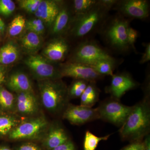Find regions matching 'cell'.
I'll use <instances>...</instances> for the list:
<instances>
[{
  "mask_svg": "<svg viewBox=\"0 0 150 150\" xmlns=\"http://www.w3.org/2000/svg\"><path fill=\"white\" fill-rule=\"evenodd\" d=\"M5 29V24L4 21L0 18V32L3 33Z\"/></svg>",
  "mask_w": 150,
  "mask_h": 150,
  "instance_id": "ab89813d",
  "label": "cell"
},
{
  "mask_svg": "<svg viewBox=\"0 0 150 150\" xmlns=\"http://www.w3.org/2000/svg\"><path fill=\"white\" fill-rule=\"evenodd\" d=\"M43 106L52 112H57L64 106L69 96L68 89L62 81L46 80L39 84Z\"/></svg>",
  "mask_w": 150,
  "mask_h": 150,
  "instance_id": "277c9868",
  "label": "cell"
},
{
  "mask_svg": "<svg viewBox=\"0 0 150 150\" xmlns=\"http://www.w3.org/2000/svg\"><path fill=\"white\" fill-rule=\"evenodd\" d=\"M25 19L22 16L16 17L9 25L8 32L9 35L16 36L20 34L25 28Z\"/></svg>",
  "mask_w": 150,
  "mask_h": 150,
  "instance_id": "d4e9b609",
  "label": "cell"
},
{
  "mask_svg": "<svg viewBox=\"0 0 150 150\" xmlns=\"http://www.w3.org/2000/svg\"><path fill=\"white\" fill-rule=\"evenodd\" d=\"M69 49V46L67 40L64 38L59 36L48 43L43 53L49 61L58 62L65 59Z\"/></svg>",
  "mask_w": 150,
  "mask_h": 150,
  "instance_id": "4fadbf2b",
  "label": "cell"
},
{
  "mask_svg": "<svg viewBox=\"0 0 150 150\" xmlns=\"http://www.w3.org/2000/svg\"><path fill=\"white\" fill-rule=\"evenodd\" d=\"M18 121L10 116H0V134L5 135L16 127Z\"/></svg>",
  "mask_w": 150,
  "mask_h": 150,
  "instance_id": "484cf974",
  "label": "cell"
},
{
  "mask_svg": "<svg viewBox=\"0 0 150 150\" xmlns=\"http://www.w3.org/2000/svg\"><path fill=\"white\" fill-rule=\"evenodd\" d=\"M43 22L40 19L37 18L32 19L26 21L25 23V28H28L34 27V26H40L43 25Z\"/></svg>",
  "mask_w": 150,
  "mask_h": 150,
  "instance_id": "e575fe53",
  "label": "cell"
},
{
  "mask_svg": "<svg viewBox=\"0 0 150 150\" xmlns=\"http://www.w3.org/2000/svg\"><path fill=\"white\" fill-rule=\"evenodd\" d=\"M19 55L16 45L12 43H7L0 49V64L8 65L13 63L18 59Z\"/></svg>",
  "mask_w": 150,
  "mask_h": 150,
  "instance_id": "44dd1931",
  "label": "cell"
},
{
  "mask_svg": "<svg viewBox=\"0 0 150 150\" xmlns=\"http://www.w3.org/2000/svg\"><path fill=\"white\" fill-rule=\"evenodd\" d=\"M16 5L11 0H0V14L8 16L15 10Z\"/></svg>",
  "mask_w": 150,
  "mask_h": 150,
  "instance_id": "f546056e",
  "label": "cell"
},
{
  "mask_svg": "<svg viewBox=\"0 0 150 150\" xmlns=\"http://www.w3.org/2000/svg\"><path fill=\"white\" fill-rule=\"evenodd\" d=\"M60 69L62 77H70L89 82H95L103 76L96 72L90 66L76 62H70L65 64Z\"/></svg>",
  "mask_w": 150,
  "mask_h": 150,
  "instance_id": "30bf717a",
  "label": "cell"
},
{
  "mask_svg": "<svg viewBox=\"0 0 150 150\" xmlns=\"http://www.w3.org/2000/svg\"><path fill=\"white\" fill-rule=\"evenodd\" d=\"M130 21L120 14L108 20L103 25L102 35L110 48L121 53L128 52L130 48L127 42V31Z\"/></svg>",
  "mask_w": 150,
  "mask_h": 150,
  "instance_id": "3957f363",
  "label": "cell"
},
{
  "mask_svg": "<svg viewBox=\"0 0 150 150\" xmlns=\"http://www.w3.org/2000/svg\"><path fill=\"white\" fill-rule=\"evenodd\" d=\"M113 8L124 17L144 20L149 16V4L146 0L118 1Z\"/></svg>",
  "mask_w": 150,
  "mask_h": 150,
  "instance_id": "ba28073f",
  "label": "cell"
},
{
  "mask_svg": "<svg viewBox=\"0 0 150 150\" xmlns=\"http://www.w3.org/2000/svg\"><path fill=\"white\" fill-rule=\"evenodd\" d=\"M17 150H41L38 146L33 143H26L20 146Z\"/></svg>",
  "mask_w": 150,
  "mask_h": 150,
  "instance_id": "d590c367",
  "label": "cell"
},
{
  "mask_svg": "<svg viewBox=\"0 0 150 150\" xmlns=\"http://www.w3.org/2000/svg\"><path fill=\"white\" fill-rule=\"evenodd\" d=\"M150 129V105L149 99L146 97L133 106L119 132L122 139L134 142L141 141L149 135Z\"/></svg>",
  "mask_w": 150,
  "mask_h": 150,
  "instance_id": "6da1fadb",
  "label": "cell"
},
{
  "mask_svg": "<svg viewBox=\"0 0 150 150\" xmlns=\"http://www.w3.org/2000/svg\"><path fill=\"white\" fill-rule=\"evenodd\" d=\"M24 62L34 76L40 79L57 80L62 77L60 69L40 55L31 54Z\"/></svg>",
  "mask_w": 150,
  "mask_h": 150,
  "instance_id": "52a82bcc",
  "label": "cell"
},
{
  "mask_svg": "<svg viewBox=\"0 0 150 150\" xmlns=\"http://www.w3.org/2000/svg\"><path fill=\"white\" fill-rule=\"evenodd\" d=\"M8 86L12 91L17 92H33L32 86L29 78L21 72H17L11 75L8 81Z\"/></svg>",
  "mask_w": 150,
  "mask_h": 150,
  "instance_id": "e0dca14e",
  "label": "cell"
},
{
  "mask_svg": "<svg viewBox=\"0 0 150 150\" xmlns=\"http://www.w3.org/2000/svg\"><path fill=\"white\" fill-rule=\"evenodd\" d=\"M0 150H11L9 148L7 147L2 146L0 147Z\"/></svg>",
  "mask_w": 150,
  "mask_h": 150,
  "instance_id": "60d3db41",
  "label": "cell"
},
{
  "mask_svg": "<svg viewBox=\"0 0 150 150\" xmlns=\"http://www.w3.org/2000/svg\"><path fill=\"white\" fill-rule=\"evenodd\" d=\"M62 2L52 0L41 1L37 10L35 13L37 18L52 25L59 13Z\"/></svg>",
  "mask_w": 150,
  "mask_h": 150,
  "instance_id": "5bb4252c",
  "label": "cell"
},
{
  "mask_svg": "<svg viewBox=\"0 0 150 150\" xmlns=\"http://www.w3.org/2000/svg\"><path fill=\"white\" fill-rule=\"evenodd\" d=\"M110 9L100 0L91 9L83 14L75 15L70 26V34L77 38H85L104 23Z\"/></svg>",
  "mask_w": 150,
  "mask_h": 150,
  "instance_id": "7a4b0ae2",
  "label": "cell"
},
{
  "mask_svg": "<svg viewBox=\"0 0 150 150\" xmlns=\"http://www.w3.org/2000/svg\"><path fill=\"white\" fill-rule=\"evenodd\" d=\"M21 43L25 51L34 54L41 47L42 40L40 35L28 31L22 37Z\"/></svg>",
  "mask_w": 150,
  "mask_h": 150,
  "instance_id": "d6986e66",
  "label": "cell"
},
{
  "mask_svg": "<svg viewBox=\"0 0 150 150\" xmlns=\"http://www.w3.org/2000/svg\"><path fill=\"white\" fill-rule=\"evenodd\" d=\"M133 106L124 105L116 99L109 100L97 107L100 118L115 126H121L126 121Z\"/></svg>",
  "mask_w": 150,
  "mask_h": 150,
  "instance_id": "8992f818",
  "label": "cell"
},
{
  "mask_svg": "<svg viewBox=\"0 0 150 150\" xmlns=\"http://www.w3.org/2000/svg\"><path fill=\"white\" fill-rule=\"evenodd\" d=\"M99 96V89L96 85L95 82H89L80 97L81 105L92 107L98 100Z\"/></svg>",
  "mask_w": 150,
  "mask_h": 150,
  "instance_id": "ffe728a7",
  "label": "cell"
},
{
  "mask_svg": "<svg viewBox=\"0 0 150 150\" xmlns=\"http://www.w3.org/2000/svg\"><path fill=\"white\" fill-rule=\"evenodd\" d=\"M64 117L75 125H81L100 118L97 108L87 107L83 105H71L67 108Z\"/></svg>",
  "mask_w": 150,
  "mask_h": 150,
  "instance_id": "8fae6325",
  "label": "cell"
},
{
  "mask_svg": "<svg viewBox=\"0 0 150 150\" xmlns=\"http://www.w3.org/2000/svg\"><path fill=\"white\" fill-rule=\"evenodd\" d=\"M145 50L140 61L141 64H144L149 62L150 60V43L145 44Z\"/></svg>",
  "mask_w": 150,
  "mask_h": 150,
  "instance_id": "d6a6232c",
  "label": "cell"
},
{
  "mask_svg": "<svg viewBox=\"0 0 150 150\" xmlns=\"http://www.w3.org/2000/svg\"><path fill=\"white\" fill-rule=\"evenodd\" d=\"M45 26L43 25H40V26L28 28H26V29L28 31L34 33L36 34L40 35L43 33L44 30H45Z\"/></svg>",
  "mask_w": 150,
  "mask_h": 150,
  "instance_id": "8d00e7d4",
  "label": "cell"
},
{
  "mask_svg": "<svg viewBox=\"0 0 150 150\" xmlns=\"http://www.w3.org/2000/svg\"><path fill=\"white\" fill-rule=\"evenodd\" d=\"M17 110L22 114H32L38 110L36 98L33 92L18 93L16 99Z\"/></svg>",
  "mask_w": 150,
  "mask_h": 150,
  "instance_id": "2e32d148",
  "label": "cell"
},
{
  "mask_svg": "<svg viewBox=\"0 0 150 150\" xmlns=\"http://www.w3.org/2000/svg\"><path fill=\"white\" fill-rule=\"evenodd\" d=\"M139 36L138 31L133 28L129 26L127 31V42L130 48L136 51L135 44Z\"/></svg>",
  "mask_w": 150,
  "mask_h": 150,
  "instance_id": "4dcf8cb0",
  "label": "cell"
},
{
  "mask_svg": "<svg viewBox=\"0 0 150 150\" xmlns=\"http://www.w3.org/2000/svg\"><path fill=\"white\" fill-rule=\"evenodd\" d=\"M68 137L64 129L60 127H54L51 129L44 141V146L51 150L64 144L69 141Z\"/></svg>",
  "mask_w": 150,
  "mask_h": 150,
  "instance_id": "ac0fdd59",
  "label": "cell"
},
{
  "mask_svg": "<svg viewBox=\"0 0 150 150\" xmlns=\"http://www.w3.org/2000/svg\"><path fill=\"white\" fill-rule=\"evenodd\" d=\"M110 135L98 137L89 131L86 132L83 142V150H96L100 142L107 140Z\"/></svg>",
  "mask_w": 150,
  "mask_h": 150,
  "instance_id": "603a6c76",
  "label": "cell"
},
{
  "mask_svg": "<svg viewBox=\"0 0 150 150\" xmlns=\"http://www.w3.org/2000/svg\"><path fill=\"white\" fill-rule=\"evenodd\" d=\"M89 83L82 80H76L68 89L69 96L73 98L80 97Z\"/></svg>",
  "mask_w": 150,
  "mask_h": 150,
  "instance_id": "4316f807",
  "label": "cell"
},
{
  "mask_svg": "<svg viewBox=\"0 0 150 150\" xmlns=\"http://www.w3.org/2000/svg\"><path fill=\"white\" fill-rule=\"evenodd\" d=\"M47 121L42 117L31 119L15 127L11 131V139L21 140L35 138L46 128Z\"/></svg>",
  "mask_w": 150,
  "mask_h": 150,
  "instance_id": "9c48e42d",
  "label": "cell"
},
{
  "mask_svg": "<svg viewBox=\"0 0 150 150\" xmlns=\"http://www.w3.org/2000/svg\"><path fill=\"white\" fill-rule=\"evenodd\" d=\"M5 79V71L4 68L0 67V84L3 83Z\"/></svg>",
  "mask_w": 150,
  "mask_h": 150,
  "instance_id": "74e56055",
  "label": "cell"
},
{
  "mask_svg": "<svg viewBox=\"0 0 150 150\" xmlns=\"http://www.w3.org/2000/svg\"><path fill=\"white\" fill-rule=\"evenodd\" d=\"M74 17L69 7L62 4L58 15L52 25V32L55 35H59L64 33L70 28Z\"/></svg>",
  "mask_w": 150,
  "mask_h": 150,
  "instance_id": "9a60e30c",
  "label": "cell"
},
{
  "mask_svg": "<svg viewBox=\"0 0 150 150\" xmlns=\"http://www.w3.org/2000/svg\"><path fill=\"white\" fill-rule=\"evenodd\" d=\"M51 150H76V149L74 143L69 140L64 144Z\"/></svg>",
  "mask_w": 150,
  "mask_h": 150,
  "instance_id": "836d02e7",
  "label": "cell"
},
{
  "mask_svg": "<svg viewBox=\"0 0 150 150\" xmlns=\"http://www.w3.org/2000/svg\"><path fill=\"white\" fill-rule=\"evenodd\" d=\"M121 150H145L144 142L141 141L132 142Z\"/></svg>",
  "mask_w": 150,
  "mask_h": 150,
  "instance_id": "1f68e13d",
  "label": "cell"
},
{
  "mask_svg": "<svg viewBox=\"0 0 150 150\" xmlns=\"http://www.w3.org/2000/svg\"><path fill=\"white\" fill-rule=\"evenodd\" d=\"M137 86V83L128 73H119L112 76L108 91L112 97L118 100L126 92L135 88Z\"/></svg>",
  "mask_w": 150,
  "mask_h": 150,
  "instance_id": "7c38bea8",
  "label": "cell"
},
{
  "mask_svg": "<svg viewBox=\"0 0 150 150\" xmlns=\"http://www.w3.org/2000/svg\"><path fill=\"white\" fill-rule=\"evenodd\" d=\"M15 98L13 94L4 88L0 87V106L6 110L13 107Z\"/></svg>",
  "mask_w": 150,
  "mask_h": 150,
  "instance_id": "83f0119b",
  "label": "cell"
},
{
  "mask_svg": "<svg viewBox=\"0 0 150 150\" xmlns=\"http://www.w3.org/2000/svg\"><path fill=\"white\" fill-rule=\"evenodd\" d=\"M98 1V0H74L73 1V9L75 15L83 14L87 12L96 4Z\"/></svg>",
  "mask_w": 150,
  "mask_h": 150,
  "instance_id": "cb8c5ba5",
  "label": "cell"
},
{
  "mask_svg": "<svg viewBox=\"0 0 150 150\" xmlns=\"http://www.w3.org/2000/svg\"><path fill=\"white\" fill-rule=\"evenodd\" d=\"M145 150H150V135L146 136L144 141Z\"/></svg>",
  "mask_w": 150,
  "mask_h": 150,
  "instance_id": "f35d334b",
  "label": "cell"
},
{
  "mask_svg": "<svg viewBox=\"0 0 150 150\" xmlns=\"http://www.w3.org/2000/svg\"><path fill=\"white\" fill-rule=\"evenodd\" d=\"M112 58L107 51L96 42L87 40L81 42L77 47L71 62L91 66L100 60Z\"/></svg>",
  "mask_w": 150,
  "mask_h": 150,
  "instance_id": "5b68a950",
  "label": "cell"
},
{
  "mask_svg": "<svg viewBox=\"0 0 150 150\" xmlns=\"http://www.w3.org/2000/svg\"><path fill=\"white\" fill-rule=\"evenodd\" d=\"M42 0H20L18 2L22 8L30 13H34L37 10Z\"/></svg>",
  "mask_w": 150,
  "mask_h": 150,
  "instance_id": "f1b7e54d",
  "label": "cell"
},
{
  "mask_svg": "<svg viewBox=\"0 0 150 150\" xmlns=\"http://www.w3.org/2000/svg\"><path fill=\"white\" fill-rule=\"evenodd\" d=\"M116 65L117 61L113 57L111 59L100 60L90 67L101 76L107 75L112 76L114 74L113 71Z\"/></svg>",
  "mask_w": 150,
  "mask_h": 150,
  "instance_id": "7402d4cb",
  "label": "cell"
}]
</instances>
